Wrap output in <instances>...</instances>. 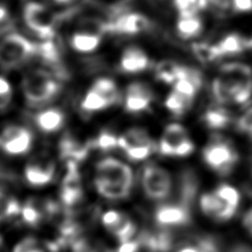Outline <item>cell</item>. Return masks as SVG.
Segmentation results:
<instances>
[{"mask_svg":"<svg viewBox=\"0 0 252 252\" xmlns=\"http://www.w3.org/2000/svg\"><path fill=\"white\" fill-rule=\"evenodd\" d=\"M12 99V88L9 81L0 77V111L9 107Z\"/></svg>","mask_w":252,"mask_h":252,"instance_id":"37","label":"cell"},{"mask_svg":"<svg viewBox=\"0 0 252 252\" xmlns=\"http://www.w3.org/2000/svg\"><path fill=\"white\" fill-rule=\"evenodd\" d=\"M154 99L153 91L142 82H133L126 91V109L131 114H139L149 108Z\"/></svg>","mask_w":252,"mask_h":252,"instance_id":"15","label":"cell"},{"mask_svg":"<svg viewBox=\"0 0 252 252\" xmlns=\"http://www.w3.org/2000/svg\"><path fill=\"white\" fill-rule=\"evenodd\" d=\"M155 217L157 222L162 227H176L190 222L191 210L178 203L163 205L158 208Z\"/></svg>","mask_w":252,"mask_h":252,"instance_id":"16","label":"cell"},{"mask_svg":"<svg viewBox=\"0 0 252 252\" xmlns=\"http://www.w3.org/2000/svg\"><path fill=\"white\" fill-rule=\"evenodd\" d=\"M1 243H2V241H1V238H0V248H1Z\"/></svg>","mask_w":252,"mask_h":252,"instance_id":"50","label":"cell"},{"mask_svg":"<svg viewBox=\"0 0 252 252\" xmlns=\"http://www.w3.org/2000/svg\"><path fill=\"white\" fill-rule=\"evenodd\" d=\"M36 54L40 55V57L50 64L57 63L60 60L59 50L53 41V39H48V40H45L40 45L37 46Z\"/></svg>","mask_w":252,"mask_h":252,"instance_id":"35","label":"cell"},{"mask_svg":"<svg viewBox=\"0 0 252 252\" xmlns=\"http://www.w3.org/2000/svg\"><path fill=\"white\" fill-rule=\"evenodd\" d=\"M24 18L26 25L43 40L55 36V16L46 6L39 2H29L25 7Z\"/></svg>","mask_w":252,"mask_h":252,"instance_id":"8","label":"cell"},{"mask_svg":"<svg viewBox=\"0 0 252 252\" xmlns=\"http://www.w3.org/2000/svg\"><path fill=\"white\" fill-rule=\"evenodd\" d=\"M197 190L198 181L194 173L192 171L184 172L179 182V201H178V205L184 206L187 209L191 210L195 194H197Z\"/></svg>","mask_w":252,"mask_h":252,"instance_id":"20","label":"cell"},{"mask_svg":"<svg viewBox=\"0 0 252 252\" xmlns=\"http://www.w3.org/2000/svg\"><path fill=\"white\" fill-rule=\"evenodd\" d=\"M243 223H245L246 228L252 233V210L247 212L245 218H243Z\"/></svg>","mask_w":252,"mask_h":252,"instance_id":"46","label":"cell"},{"mask_svg":"<svg viewBox=\"0 0 252 252\" xmlns=\"http://www.w3.org/2000/svg\"><path fill=\"white\" fill-rule=\"evenodd\" d=\"M73 252H110L107 248L99 245H90L86 240H79L73 247Z\"/></svg>","mask_w":252,"mask_h":252,"instance_id":"41","label":"cell"},{"mask_svg":"<svg viewBox=\"0 0 252 252\" xmlns=\"http://www.w3.org/2000/svg\"><path fill=\"white\" fill-rule=\"evenodd\" d=\"M56 167L53 160L46 156L30 160L25 168V178L28 185L32 187H45L53 181Z\"/></svg>","mask_w":252,"mask_h":252,"instance_id":"11","label":"cell"},{"mask_svg":"<svg viewBox=\"0 0 252 252\" xmlns=\"http://www.w3.org/2000/svg\"><path fill=\"white\" fill-rule=\"evenodd\" d=\"M60 87L49 73L40 69L32 70L23 80V93L30 105L38 106L50 101Z\"/></svg>","mask_w":252,"mask_h":252,"instance_id":"2","label":"cell"},{"mask_svg":"<svg viewBox=\"0 0 252 252\" xmlns=\"http://www.w3.org/2000/svg\"><path fill=\"white\" fill-rule=\"evenodd\" d=\"M91 88H94L97 93L101 94L107 100V102L109 103V106L115 103L117 98H118V89H117L116 84L111 79H108V78L98 79Z\"/></svg>","mask_w":252,"mask_h":252,"instance_id":"30","label":"cell"},{"mask_svg":"<svg viewBox=\"0 0 252 252\" xmlns=\"http://www.w3.org/2000/svg\"><path fill=\"white\" fill-rule=\"evenodd\" d=\"M60 153H62L63 158L68 159V161L76 162L86 157L87 153H88V148L80 145L76 139L67 136L60 142Z\"/></svg>","mask_w":252,"mask_h":252,"instance_id":"23","label":"cell"},{"mask_svg":"<svg viewBox=\"0 0 252 252\" xmlns=\"http://www.w3.org/2000/svg\"><path fill=\"white\" fill-rule=\"evenodd\" d=\"M14 252H46L34 238H25L15 247Z\"/></svg>","mask_w":252,"mask_h":252,"instance_id":"39","label":"cell"},{"mask_svg":"<svg viewBox=\"0 0 252 252\" xmlns=\"http://www.w3.org/2000/svg\"><path fill=\"white\" fill-rule=\"evenodd\" d=\"M177 30L179 36L185 39L197 37L202 32V23L198 17L180 18V20L177 24Z\"/></svg>","mask_w":252,"mask_h":252,"instance_id":"28","label":"cell"},{"mask_svg":"<svg viewBox=\"0 0 252 252\" xmlns=\"http://www.w3.org/2000/svg\"><path fill=\"white\" fill-rule=\"evenodd\" d=\"M142 188L151 200H164L171 193L172 181L169 172L156 164H148L142 171Z\"/></svg>","mask_w":252,"mask_h":252,"instance_id":"7","label":"cell"},{"mask_svg":"<svg viewBox=\"0 0 252 252\" xmlns=\"http://www.w3.org/2000/svg\"><path fill=\"white\" fill-rule=\"evenodd\" d=\"M100 41H101V34L86 29L73 33L70 40L73 49L82 54L93 53L99 47Z\"/></svg>","mask_w":252,"mask_h":252,"instance_id":"21","label":"cell"},{"mask_svg":"<svg viewBox=\"0 0 252 252\" xmlns=\"http://www.w3.org/2000/svg\"><path fill=\"white\" fill-rule=\"evenodd\" d=\"M21 208L19 207L18 201L0 189V221L19 214Z\"/></svg>","mask_w":252,"mask_h":252,"instance_id":"34","label":"cell"},{"mask_svg":"<svg viewBox=\"0 0 252 252\" xmlns=\"http://www.w3.org/2000/svg\"><path fill=\"white\" fill-rule=\"evenodd\" d=\"M192 102H193L192 99L187 98L185 95L178 94L177 91L173 90L172 93L167 97L164 105H166L167 109L170 112H172L173 115L181 116L189 109L191 105H192Z\"/></svg>","mask_w":252,"mask_h":252,"instance_id":"27","label":"cell"},{"mask_svg":"<svg viewBox=\"0 0 252 252\" xmlns=\"http://www.w3.org/2000/svg\"><path fill=\"white\" fill-rule=\"evenodd\" d=\"M102 224L121 243L131 240L136 233V225L125 212L117 210L105 212L102 216Z\"/></svg>","mask_w":252,"mask_h":252,"instance_id":"12","label":"cell"},{"mask_svg":"<svg viewBox=\"0 0 252 252\" xmlns=\"http://www.w3.org/2000/svg\"><path fill=\"white\" fill-rule=\"evenodd\" d=\"M149 66V58L145 51L137 47H129L124 51L120 59V67L125 72H141Z\"/></svg>","mask_w":252,"mask_h":252,"instance_id":"18","label":"cell"},{"mask_svg":"<svg viewBox=\"0 0 252 252\" xmlns=\"http://www.w3.org/2000/svg\"><path fill=\"white\" fill-rule=\"evenodd\" d=\"M94 185H108L132 189L133 173L131 168L116 158L108 157L97 163Z\"/></svg>","mask_w":252,"mask_h":252,"instance_id":"3","label":"cell"},{"mask_svg":"<svg viewBox=\"0 0 252 252\" xmlns=\"http://www.w3.org/2000/svg\"><path fill=\"white\" fill-rule=\"evenodd\" d=\"M192 51L195 57L202 63H212L222 57L218 47L205 42H197L192 46Z\"/></svg>","mask_w":252,"mask_h":252,"instance_id":"31","label":"cell"},{"mask_svg":"<svg viewBox=\"0 0 252 252\" xmlns=\"http://www.w3.org/2000/svg\"><path fill=\"white\" fill-rule=\"evenodd\" d=\"M60 195H62L63 203L67 207L78 205L81 201L82 197H84L80 175L78 172L75 161H68L67 173L63 178Z\"/></svg>","mask_w":252,"mask_h":252,"instance_id":"13","label":"cell"},{"mask_svg":"<svg viewBox=\"0 0 252 252\" xmlns=\"http://www.w3.org/2000/svg\"><path fill=\"white\" fill-rule=\"evenodd\" d=\"M81 107L82 109L86 111L94 112L109 107V103H108L107 100L99 93H97L94 88H90V90L85 95L84 100H82Z\"/></svg>","mask_w":252,"mask_h":252,"instance_id":"32","label":"cell"},{"mask_svg":"<svg viewBox=\"0 0 252 252\" xmlns=\"http://www.w3.org/2000/svg\"><path fill=\"white\" fill-rule=\"evenodd\" d=\"M237 128L239 131L245 132L252 136V107L250 109H248L245 112V115L239 119L237 124Z\"/></svg>","mask_w":252,"mask_h":252,"instance_id":"42","label":"cell"},{"mask_svg":"<svg viewBox=\"0 0 252 252\" xmlns=\"http://www.w3.org/2000/svg\"><path fill=\"white\" fill-rule=\"evenodd\" d=\"M55 1H57V2H68V1H70V0H55Z\"/></svg>","mask_w":252,"mask_h":252,"instance_id":"49","label":"cell"},{"mask_svg":"<svg viewBox=\"0 0 252 252\" xmlns=\"http://www.w3.org/2000/svg\"><path fill=\"white\" fill-rule=\"evenodd\" d=\"M198 90L199 89L192 84V82H190L187 79H180L175 82V91L189 99L193 100Z\"/></svg>","mask_w":252,"mask_h":252,"instance_id":"40","label":"cell"},{"mask_svg":"<svg viewBox=\"0 0 252 252\" xmlns=\"http://www.w3.org/2000/svg\"><path fill=\"white\" fill-rule=\"evenodd\" d=\"M141 247L140 240H129L121 243L118 252H138Z\"/></svg>","mask_w":252,"mask_h":252,"instance_id":"43","label":"cell"},{"mask_svg":"<svg viewBox=\"0 0 252 252\" xmlns=\"http://www.w3.org/2000/svg\"><path fill=\"white\" fill-rule=\"evenodd\" d=\"M32 146V134L20 126H9L0 134V149L8 155L28 153Z\"/></svg>","mask_w":252,"mask_h":252,"instance_id":"10","label":"cell"},{"mask_svg":"<svg viewBox=\"0 0 252 252\" xmlns=\"http://www.w3.org/2000/svg\"><path fill=\"white\" fill-rule=\"evenodd\" d=\"M178 252H200V250L197 247H186V248H182V249Z\"/></svg>","mask_w":252,"mask_h":252,"instance_id":"48","label":"cell"},{"mask_svg":"<svg viewBox=\"0 0 252 252\" xmlns=\"http://www.w3.org/2000/svg\"><path fill=\"white\" fill-rule=\"evenodd\" d=\"M95 146H97L98 149H101L103 151L111 150L118 147V138H116L115 134L110 132L102 131L95 140Z\"/></svg>","mask_w":252,"mask_h":252,"instance_id":"38","label":"cell"},{"mask_svg":"<svg viewBox=\"0 0 252 252\" xmlns=\"http://www.w3.org/2000/svg\"><path fill=\"white\" fill-rule=\"evenodd\" d=\"M37 46L19 33H10L0 42V63L14 68L36 54Z\"/></svg>","mask_w":252,"mask_h":252,"instance_id":"4","label":"cell"},{"mask_svg":"<svg viewBox=\"0 0 252 252\" xmlns=\"http://www.w3.org/2000/svg\"><path fill=\"white\" fill-rule=\"evenodd\" d=\"M45 211H49V205H48L47 209L45 210L41 203H38L34 200H30L25 206L21 208L20 214L23 216V219L26 223L30 225H37L42 221L43 216H45Z\"/></svg>","mask_w":252,"mask_h":252,"instance_id":"24","label":"cell"},{"mask_svg":"<svg viewBox=\"0 0 252 252\" xmlns=\"http://www.w3.org/2000/svg\"><path fill=\"white\" fill-rule=\"evenodd\" d=\"M149 26V20L145 16L140 14H126L111 23L106 24V32L137 34L146 32Z\"/></svg>","mask_w":252,"mask_h":252,"instance_id":"14","label":"cell"},{"mask_svg":"<svg viewBox=\"0 0 252 252\" xmlns=\"http://www.w3.org/2000/svg\"><path fill=\"white\" fill-rule=\"evenodd\" d=\"M208 2L212 3L220 10H228L232 7V0H208Z\"/></svg>","mask_w":252,"mask_h":252,"instance_id":"45","label":"cell"},{"mask_svg":"<svg viewBox=\"0 0 252 252\" xmlns=\"http://www.w3.org/2000/svg\"><path fill=\"white\" fill-rule=\"evenodd\" d=\"M64 121V116L59 109L50 108L46 109L36 116V124L38 128L43 132L51 133L56 132L63 127Z\"/></svg>","mask_w":252,"mask_h":252,"instance_id":"22","label":"cell"},{"mask_svg":"<svg viewBox=\"0 0 252 252\" xmlns=\"http://www.w3.org/2000/svg\"><path fill=\"white\" fill-rule=\"evenodd\" d=\"M203 159L208 166L220 175L225 176L231 172L234 163L238 161V155L231 146L224 141H214L203 150Z\"/></svg>","mask_w":252,"mask_h":252,"instance_id":"9","label":"cell"},{"mask_svg":"<svg viewBox=\"0 0 252 252\" xmlns=\"http://www.w3.org/2000/svg\"><path fill=\"white\" fill-rule=\"evenodd\" d=\"M179 64H176L171 62H164L161 63L156 69V76H157L158 80L166 82V84H175L178 81V77H179L180 71Z\"/></svg>","mask_w":252,"mask_h":252,"instance_id":"33","label":"cell"},{"mask_svg":"<svg viewBox=\"0 0 252 252\" xmlns=\"http://www.w3.org/2000/svg\"><path fill=\"white\" fill-rule=\"evenodd\" d=\"M159 150L168 157H187L193 153L194 145L185 127L179 124H171L164 130Z\"/></svg>","mask_w":252,"mask_h":252,"instance_id":"6","label":"cell"},{"mask_svg":"<svg viewBox=\"0 0 252 252\" xmlns=\"http://www.w3.org/2000/svg\"><path fill=\"white\" fill-rule=\"evenodd\" d=\"M8 17V9L7 6L3 2V0H0V23L3 20H6Z\"/></svg>","mask_w":252,"mask_h":252,"instance_id":"47","label":"cell"},{"mask_svg":"<svg viewBox=\"0 0 252 252\" xmlns=\"http://www.w3.org/2000/svg\"><path fill=\"white\" fill-rule=\"evenodd\" d=\"M0 249H1V248H0Z\"/></svg>","mask_w":252,"mask_h":252,"instance_id":"51","label":"cell"},{"mask_svg":"<svg viewBox=\"0 0 252 252\" xmlns=\"http://www.w3.org/2000/svg\"><path fill=\"white\" fill-rule=\"evenodd\" d=\"M141 246L151 252H169L173 246V236L169 230H159L156 232H146L139 239Z\"/></svg>","mask_w":252,"mask_h":252,"instance_id":"19","label":"cell"},{"mask_svg":"<svg viewBox=\"0 0 252 252\" xmlns=\"http://www.w3.org/2000/svg\"><path fill=\"white\" fill-rule=\"evenodd\" d=\"M200 207L203 214L219 221L229 220L236 214V209L224 205L222 200L217 197L215 193L203 194L200 199Z\"/></svg>","mask_w":252,"mask_h":252,"instance_id":"17","label":"cell"},{"mask_svg":"<svg viewBox=\"0 0 252 252\" xmlns=\"http://www.w3.org/2000/svg\"><path fill=\"white\" fill-rule=\"evenodd\" d=\"M230 120H231L230 114L222 108L211 109L205 115V123L211 129L225 128L230 124Z\"/></svg>","mask_w":252,"mask_h":252,"instance_id":"29","label":"cell"},{"mask_svg":"<svg viewBox=\"0 0 252 252\" xmlns=\"http://www.w3.org/2000/svg\"><path fill=\"white\" fill-rule=\"evenodd\" d=\"M232 7L234 10L247 12L252 10V0H232Z\"/></svg>","mask_w":252,"mask_h":252,"instance_id":"44","label":"cell"},{"mask_svg":"<svg viewBox=\"0 0 252 252\" xmlns=\"http://www.w3.org/2000/svg\"><path fill=\"white\" fill-rule=\"evenodd\" d=\"M215 194L219 199L222 200L224 205H227L237 210L239 202H240V195H239V192L233 188V187H230L227 185L220 186L219 188L216 190Z\"/></svg>","mask_w":252,"mask_h":252,"instance_id":"36","label":"cell"},{"mask_svg":"<svg viewBox=\"0 0 252 252\" xmlns=\"http://www.w3.org/2000/svg\"><path fill=\"white\" fill-rule=\"evenodd\" d=\"M175 7L179 11L180 18H192L197 17L200 10L206 9L208 0H173Z\"/></svg>","mask_w":252,"mask_h":252,"instance_id":"25","label":"cell"},{"mask_svg":"<svg viewBox=\"0 0 252 252\" xmlns=\"http://www.w3.org/2000/svg\"><path fill=\"white\" fill-rule=\"evenodd\" d=\"M118 147L132 161L147 159L154 151V141L145 129L131 128L118 138Z\"/></svg>","mask_w":252,"mask_h":252,"instance_id":"5","label":"cell"},{"mask_svg":"<svg viewBox=\"0 0 252 252\" xmlns=\"http://www.w3.org/2000/svg\"><path fill=\"white\" fill-rule=\"evenodd\" d=\"M216 82L227 94L230 102L246 103L252 95V70L240 63H225Z\"/></svg>","mask_w":252,"mask_h":252,"instance_id":"1","label":"cell"},{"mask_svg":"<svg viewBox=\"0 0 252 252\" xmlns=\"http://www.w3.org/2000/svg\"><path fill=\"white\" fill-rule=\"evenodd\" d=\"M218 49L220 51L221 56H230V55H237L242 53L246 49V42L245 39L239 36V34L232 33L228 34L224 37L218 45Z\"/></svg>","mask_w":252,"mask_h":252,"instance_id":"26","label":"cell"}]
</instances>
